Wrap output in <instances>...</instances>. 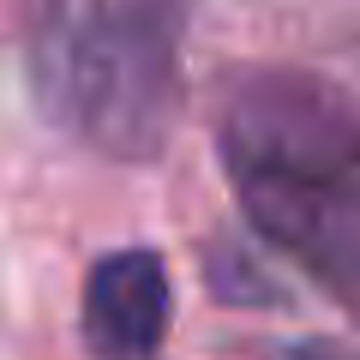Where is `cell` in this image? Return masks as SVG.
<instances>
[{
	"mask_svg": "<svg viewBox=\"0 0 360 360\" xmlns=\"http://www.w3.org/2000/svg\"><path fill=\"white\" fill-rule=\"evenodd\" d=\"M193 0H25L42 120L108 162H156L186 103Z\"/></svg>",
	"mask_w": 360,
	"mask_h": 360,
	"instance_id": "1",
	"label": "cell"
},
{
	"mask_svg": "<svg viewBox=\"0 0 360 360\" xmlns=\"http://www.w3.org/2000/svg\"><path fill=\"white\" fill-rule=\"evenodd\" d=\"M222 156L300 174L312 186L360 198V96L330 78L252 66L222 84Z\"/></svg>",
	"mask_w": 360,
	"mask_h": 360,
	"instance_id": "2",
	"label": "cell"
},
{
	"mask_svg": "<svg viewBox=\"0 0 360 360\" xmlns=\"http://www.w3.org/2000/svg\"><path fill=\"white\" fill-rule=\"evenodd\" d=\"M229 162V186L240 198L246 222L264 234L276 252H288L312 283L360 324V198L312 186L300 174L264 162Z\"/></svg>",
	"mask_w": 360,
	"mask_h": 360,
	"instance_id": "3",
	"label": "cell"
},
{
	"mask_svg": "<svg viewBox=\"0 0 360 360\" xmlns=\"http://www.w3.org/2000/svg\"><path fill=\"white\" fill-rule=\"evenodd\" d=\"M168 319H174V288L162 252L120 246L84 270L78 330L96 360H150L168 336Z\"/></svg>",
	"mask_w": 360,
	"mask_h": 360,
	"instance_id": "4",
	"label": "cell"
},
{
	"mask_svg": "<svg viewBox=\"0 0 360 360\" xmlns=\"http://www.w3.org/2000/svg\"><path fill=\"white\" fill-rule=\"evenodd\" d=\"M205 283H210V295L229 300V307H276V300H283V283H270L240 246H210L205 252Z\"/></svg>",
	"mask_w": 360,
	"mask_h": 360,
	"instance_id": "5",
	"label": "cell"
},
{
	"mask_svg": "<svg viewBox=\"0 0 360 360\" xmlns=\"http://www.w3.org/2000/svg\"><path fill=\"white\" fill-rule=\"evenodd\" d=\"M270 360H360V348L336 336H300V342H276Z\"/></svg>",
	"mask_w": 360,
	"mask_h": 360,
	"instance_id": "6",
	"label": "cell"
}]
</instances>
